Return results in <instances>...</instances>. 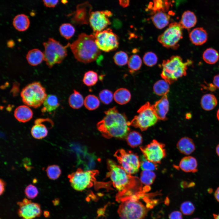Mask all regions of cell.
<instances>
[{"label":"cell","instance_id":"obj_54","mask_svg":"<svg viewBox=\"0 0 219 219\" xmlns=\"http://www.w3.org/2000/svg\"><path fill=\"white\" fill-rule=\"evenodd\" d=\"M216 151L217 155L219 156V144L216 147Z\"/></svg>","mask_w":219,"mask_h":219},{"label":"cell","instance_id":"obj_6","mask_svg":"<svg viewBox=\"0 0 219 219\" xmlns=\"http://www.w3.org/2000/svg\"><path fill=\"white\" fill-rule=\"evenodd\" d=\"M44 50V60L49 68L55 64L61 63L67 55V48L69 46L68 43L63 46L60 42L52 38H49L43 43Z\"/></svg>","mask_w":219,"mask_h":219},{"label":"cell","instance_id":"obj_16","mask_svg":"<svg viewBox=\"0 0 219 219\" xmlns=\"http://www.w3.org/2000/svg\"><path fill=\"white\" fill-rule=\"evenodd\" d=\"M92 9L91 5L87 2L78 5L71 18L72 22L78 25L88 24Z\"/></svg>","mask_w":219,"mask_h":219},{"label":"cell","instance_id":"obj_25","mask_svg":"<svg viewBox=\"0 0 219 219\" xmlns=\"http://www.w3.org/2000/svg\"><path fill=\"white\" fill-rule=\"evenodd\" d=\"M196 22L197 18L194 13L187 10L183 13L179 23L182 28L189 29L194 26Z\"/></svg>","mask_w":219,"mask_h":219},{"label":"cell","instance_id":"obj_11","mask_svg":"<svg viewBox=\"0 0 219 219\" xmlns=\"http://www.w3.org/2000/svg\"><path fill=\"white\" fill-rule=\"evenodd\" d=\"M114 155L120 165L127 173L131 175L138 172L140 167V161L136 154L120 149L115 152Z\"/></svg>","mask_w":219,"mask_h":219},{"label":"cell","instance_id":"obj_33","mask_svg":"<svg viewBox=\"0 0 219 219\" xmlns=\"http://www.w3.org/2000/svg\"><path fill=\"white\" fill-rule=\"evenodd\" d=\"M203 58L206 63L209 64H214L218 60L219 54L216 50L210 48L204 51L203 54Z\"/></svg>","mask_w":219,"mask_h":219},{"label":"cell","instance_id":"obj_27","mask_svg":"<svg viewBox=\"0 0 219 219\" xmlns=\"http://www.w3.org/2000/svg\"><path fill=\"white\" fill-rule=\"evenodd\" d=\"M13 25L17 30L24 31L29 28L30 21L27 16L24 14H20L16 15L13 19Z\"/></svg>","mask_w":219,"mask_h":219},{"label":"cell","instance_id":"obj_46","mask_svg":"<svg viewBox=\"0 0 219 219\" xmlns=\"http://www.w3.org/2000/svg\"><path fill=\"white\" fill-rule=\"evenodd\" d=\"M157 165L156 164L147 160L143 156L141 157V161H140V167L142 170L154 171L157 169Z\"/></svg>","mask_w":219,"mask_h":219},{"label":"cell","instance_id":"obj_20","mask_svg":"<svg viewBox=\"0 0 219 219\" xmlns=\"http://www.w3.org/2000/svg\"><path fill=\"white\" fill-rule=\"evenodd\" d=\"M152 14L151 18L154 25L157 28L162 29L169 23L170 16L165 12L158 11Z\"/></svg>","mask_w":219,"mask_h":219},{"label":"cell","instance_id":"obj_35","mask_svg":"<svg viewBox=\"0 0 219 219\" xmlns=\"http://www.w3.org/2000/svg\"><path fill=\"white\" fill-rule=\"evenodd\" d=\"M127 64L130 72L133 73L141 68L142 61L139 56L137 54H133L130 57Z\"/></svg>","mask_w":219,"mask_h":219},{"label":"cell","instance_id":"obj_53","mask_svg":"<svg viewBox=\"0 0 219 219\" xmlns=\"http://www.w3.org/2000/svg\"><path fill=\"white\" fill-rule=\"evenodd\" d=\"M214 196L217 200L219 202V187H218L215 190Z\"/></svg>","mask_w":219,"mask_h":219},{"label":"cell","instance_id":"obj_43","mask_svg":"<svg viewBox=\"0 0 219 219\" xmlns=\"http://www.w3.org/2000/svg\"><path fill=\"white\" fill-rule=\"evenodd\" d=\"M48 177L52 180H55L59 177L61 174V170L59 167L55 165L48 166L46 170Z\"/></svg>","mask_w":219,"mask_h":219},{"label":"cell","instance_id":"obj_39","mask_svg":"<svg viewBox=\"0 0 219 219\" xmlns=\"http://www.w3.org/2000/svg\"><path fill=\"white\" fill-rule=\"evenodd\" d=\"M156 178L155 173L150 170H143L141 173L140 180L141 183L149 186L152 184Z\"/></svg>","mask_w":219,"mask_h":219},{"label":"cell","instance_id":"obj_44","mask_svg":"<svg viewBox=\"0 0 219 219\" xmlns=\"http://www.w3.org/2000/svg\"><path fill=\"white\" fill-rule=\"evenodd\" d=\"M99 97L102 103L104 104L108 105L112 101L113 95L111 91L105 89L99 92Z\"/></svg>","mask_w":219,"mask_h":219},{"label":"cell","instance_id":"obj_2","mask_svg":"<svg viewBox=\"0 0 219 219\" xmlns=\"http://www.w3.org/2000/svg\"><path fill=\"white\" fill-rule=\"evenodd\" d=\"M104 113L105 116L96 125L103 136L107 139H126L130 129L125 115L119 112L115 106L105 111Z\"/></svg>","mask_w":219,"mask_h":219},{"label":"cell","instance_id":"obj_48","mask_svg":"<svg viewBox=\"0 0 219 219\" xmlns=\"http://www.w3.org/2000/svg\"><path fill=\"white\" fill-rule=\"evenodd\" d=\"M182 213L179 211L171 212L169 215V219H182Z\"/></svg>","mask_w":219,"mask_h":219},{"label":"cell","instance_id":"obj_30","mask_svg":"<svg viewBox=\"0 0 219 219\" xmlns=\"http://www.w3.org/2000/svg\"><path fill=\"white\" fill-rule=\"evenodd\" d=\"M42 112H51L56 110L59 106L58 99L54 95H48L43 103Z\"/></svg>","mask_w":219,"mask_h":219},{"label":"cell","instance_id":"obj_4","mask_svg":"<svg viewBox=\"0 0 219 219\" xmlns=\"http://www.w3.org/2000/svg\"><path fill=\"white\" fill-rule=\"evenodd\" d=\"M192 61L188 60L184 62L182 58L178 55H173L170 58L163 61L162 64V78L169 84L186 75L188 67Z\"/></svg>","mask_w":219,"mask_h":219},{"label":"cell","instance_id":"obj_31","mask_svg":"<svg viewBox=\"0 0 219 219\" xmlns=\"http://www.w3.org/2000/svg\"><path fill=\"white\" fill-rule=\"evenodd\" d=\"M69 96L68 98L69 104L72 108L78 109L81 107L84 104L83 97L82 95L76 90Z\"/></svg>","mask_w":219,"mask_h":219},{"label":"cell","instance_id":"obj_37","mask_svg":"<svg viewBox=\"0 0 219 219\" xmlns=\"http://www.w3.org/2000/svg\"><path fill=\"white\" fill-rule=\"evenodd\" d=\"M171 0H153L152 13L158 11L167 12L169 8Z\"/></svg>","mask_w":219,"mask_h":219},{"label":"cell","instance_id":"obj_23","mask_svg":"<svg viewBox=\"0 0 219 219\" xmlns=\"http://www.w3.org/2000/svg\"><path fill=\"white\" fill-rule=\"evenodd\" d=\"M14 116L18 121L25 123L28 121L32 118L33 112L27 106L21 105L15 109Z\"/></svg>","mask_w":219,"mask_h":219},{"label":"cell","instance_id":"obj_47","mask_svg":"<svg viewBox=\"0 0 219 219\" xmlns=\"http://www.w3.org/2000/svg\"><path fill=\"white\" fill-rule=\"evenodd\" d=\"M25 193L28 198L33 199L37 196L38 191L35 186L32 184H30L25 188Z\"/></svg>","mask_w":219,"mask_h":219},{"label":"cell","instance_id":"obj_36","mask_svg":"<svg viewBox=\"0 0 219 219\" xmlns=\"http://www.w3.org/2000/svg\"><path fill=\"white\" fill-rule=\"evenodd\" d=\"M85 107L89 110H93L98 108L100 105V101L96 96L90 94L87 96L84 101Z\"/></svg>","mask_w":219,"mask_h":219},{"label":"cell","instance_id":"obj_34","mask_svg":"<svg viewBox=\"0 0 219 219\" xmlns=\"http://www.w3.org/2000/svg\"><path fill=\"white\" fill-rule=\"evenodd\" d=\"M169 84L164 79L157 81L153 86V91L157 95L164 96L167 95L169 89Z\"/></svg>","mask_w":219,"mask_h":219},{"label":"cell","instance_id":"obj_28","mask_svg":"<svg viewBox=\"0 0 219 219\" xmlns=\"http://www.w3.org/2000/svg\"><path fill=\"white\" fill-rule=\"evenodd\" d=\"M113 98L118 104L124 105L129 102L131 98V95L128 90L121 88L115 91L113 94Z\"/></svg>","mask_w":219,"mask_h":219},{"label":"cell","instance_id":"obj_17","mask_svg":"<svg viewBox=\"0 0 219 219\" xmlns=\"http://www.w3.org/2000/svg\"><path fill=\"white\" fill-rule=\"evenodd\" d=\"M78 164H82L85 170H92L95 167L96 157L92 153L88 152L85 148L75 147Z\"/></svg>","mask_w":219,"mask_h":219},{"label":"cell","instance_id":"obj_1","mask_svg":"<svg viewBox=\"0 0 219 219\" xmlns=\"http://www.w3.org/2000/svg\"><path fill=\"white\" fill-rule=\"evenodd\" d=\"M107 165L109 170L107 176L110 177L113 186L118 191L116 199L129 197L133 195V192L141 189V182L138 177L127 173L112 160H108Z\"/></svg>","mask_w":219,"mask_h":219},{"label":"cell","instance_id":"obj_13","mask_svg":"<svg viewBox=\"0 0 219 219\" xmlns=\"http://www.w3.org/2000/svg\"><path fill=\"white\" fill-rule=\"evenodd\" d=\"M165 145L155 140H153L148 145L141 146L140 148L144 157L155 164L160 163L166 156Z\"/></svg>","mask_w":219,"mask_h":219},{"label":"cell","instance_id":"obj_12","mask_svg":"<svg viewBox=\"0 0 219 219\" xmlns=\"http://www.w3.org/2000/svg\"><path fill=\"white\" fill-rule=\"evenodd\" d=\"M95 38V42L101 50L109 52L116 50L118 47L119 38L110 28L97 32L93 34Z\"/></svg>","mask_w":219,"mask_h":219},{"label":"cell","instance_id":"obj_49","mask_svg":"<svg viewBox=\"0 0 219 219\" xmlns=\"http://www.w3.org/2000/svg\"><path fill=\"white\" fill-rule=\"evenodd\" d=\"M44 5L49 8H54L57 4L58 0H43Z\"/></svg>","mask_w":219,"mask_h":219},{"label":"cell","instance_id":"obj_21","mask_svg":"<svg viewBox=\"0 0 219 219\" xmlns=\"http://www.w3.org/2000/svg\"><path fill=\"white\" fill-rule=\"evenodd\" d=\"M176 147L182 154L188 155L192 153L195 149V146L193 140L187 137H184L178 141Z\"/></svg>","mask_w":219,"mask_h":219},{"label":"cell","instance_id":"obj_19","mask_svg":"<svg viewBox=\"0 0 219 219\" xmlns=\"http://www.w3.org/2000/svg\"><path fill=\"white\" fill-rule=\"evenodd\" d=\"M190 41L195 45H202L207 40L208 35L207 31L202 27L194 29L190 33Z\"/></svg>","mask_w":219,"mask_h":219},{"label":"cell","instance_id":"obj_5","mask_svg":"<svg viewBox=\"0 0 219 219\" xmlns=\"http://www.w3.org/2000/svg\"><path fill=\"white\" fill-rule=\"evenodd\" d=\"M135 195L121 202L117 210L122 219H144L148 210L142 202L137 199Z\"/></svg>","mask_w":219,"mask_h":219},{"label":"cell","instance_id":"obj_29","mask_svg":"<svg viewBox=\"0 0 219 219\" xmlns=\"http://www.w3.org/2000/svg\"><path fill=\"white\" fill-rule=\"evenodd\" d=\"M217 100L215 96L211 94H207L203 96L201 99L200 104L204 110L210 111L216 106Z\"/></svg>","mask_w":219,"mask_h":219},{"label":"cell","instance_id":"obj_51","mask_svg":"<svg viewBox=\"0 0 219 219\" xmlns=\"http://www.w3.org/2000/svg\"><path fill=\"white\" fill-rule=\"evenodd\" d=\"M213 82L215 86L219 88V74L215 76L213 78Z\"/></svg>","mask_w":219,"mask_h":219},{"label":"cell","instance_id":"obj_26","mask_svg":"<svg viewBox=\"0 0 219 219\" xmlns=\"http://www.w3.org/2000/svg\"><path fill=\"white\" fill-rule=\"evenodd\" d=\"M26 59L30 64L33 66H36L44 60V54L38 49H33L27 53Z\"/></svg>","mask_w":219,"mask_h":219},{"label":"cell","instance_id":"obj_7","mask_svg":"<svg viewBox=\"0 0 219 219\" xmlns=\"http://www.w3.org/2000/svg\"><path fill=\"white\" fill-rule=\"evenodd\" d=\"M20 95L25 104L34 108L40 107L47 96L45 89L38 82H33L25 87Z\"/></svg>","mask_w":219,"mask_h":219},{"label":"cell","instance_id":"obj_56","mask_svg":"<svg viewBox=\"0 0 219 219\" xmlns=\"http://www.w3.org/2000/svg\"><path fill=\"white\" fill-rule=\"evenodd\" d=\"M217 119H218V120L219 121V109H218V110L217 111Z\"/></svg>","mask_w":219,"mask_h":219},{"label":"cell","instance_id":"obj_40","mask_svg":"<svg viewBox=\"0 0 219 219\" xmlns=\"http://www.w3.org/2000/svg\"><path fill=\"white\" fill-rule=\"evenodd\" d=\"M59 30L61 35L67 40L71 38L75 32L73 26L69 23H65L62 24L59 27Z\"/></svg>","mask_w":219,"mask_h":219},{"label":"cell","instance_id":"obj_22","mask_svg":"<svg viewBox=\"0 0 219 219\" xmlns=\"http://www.w3.org/2000/svg\"><path fill=\"white\" fill-rule=\"evenodd\" d=\"M179 167L186 172H195L197 171V162L194 157L188 156L182 158L179 163Z\"/></svg>","mask_w":219,"mask_h":219},{"label":"cell","instance_id":"obj_32","mask_svg":"<svg viewBox=\"0 0 219 219\" xmlns=\"http://www.w3.org/2000/svg\"><path fill=\"white\" fill-rule=\"evenodd\" d=\"M126 139L128 145L133 148L139 146L143 141L142 137L141 134L135 131L129 132Z\"/></svg>","mask_w":219,"mask_h":219},{"label":"cell","instance_id":"obj_55","mask_svg":"<svg viewBox=\"0 0 219 219\" xmlns=\"http://www.w3.org/2000/svg\"><path fill=\"white\" fill-rule=\"evenodd\" d=\"M214 219H219V214H214Z\"/></svg>","mask_w":219,"mask_h":219},{"label":"cell","instance_id":"obj_9","mask_svg":"<svg viewBox=\"0 0 219 219\" xmlns=\"http://www.w3.org/2000/svg\"><path fill=\"white\" fill-rule=\"evenodd\" d=\"M138 115L135 116L130 122L129 126L139 128L145 131L155 124L158 120L153 110L152 105L148 102L141 106L138 110Z\"/></svg>","mask_w":219,"mask_h":219},{"label":"cell","instance_id":"obj_52","mask_svg":"<svg viewBox=\"0 0 219 219\" xmlns=\"http://www.w3.org/2000/svg\"><path fill=\"white\" fill-rule=\"evenodd\" d=\"M120 5L122 7L125 8L127 7L129 3V0H118Z\"/></svg>","mask_w":219,"mask_h":219},{"label":"cell","instance_id":"obj_15","mask_svg":"<svg viewBox=\"0 0 219 219\" xmlns=\"http://www.w3.org/2000/svg\"><path fill=\"white\" fill-rule=\"evenodd\" d=\"M18 204L19 206L18 214L23 219H34L39 217L41 214L40 204L27 199L18 202Z\"/></svg>","mask_w":219,"mask_h":219},{"label":"cell","instance_id":"obj_41","mask_svg":"<svg viewBox=\"0 0 219 219\" xmlns=\"http://www.w3.org/2000/svg\"><path fill=\"white\" fill-rule=\"evenodd\" d=\"M158 57L156 54L152 51H148L145 53L143 57L144 64L148 67H151L155 65L158 61Z\"/></svg>","mask_w":219,"mask_h":219},{"label":"cell","instance_id":"obj_8","mask_svg":"<svg viewBox=\"0 0 219 219\" xmlns=\"http://www.w3.org/2000/svg\"><path fill=\"white\" fill-rule=\"evenodd\" d=\"M99 173L97 170H83L78 168L75 172L69 175L68 177L73 188L82 191L93 186Z\"/></svg>","mask_w":219,"mask_h":219},{"label":"cell","instance_id":"obj_10","mask_svg":"<svg viewBox=\"0 0 219 219\" xmlns=\"http://www.w3.org/2000/svg\"><path fill=\"white\" fill-rule=\"evenodd\" d=\"M179 23H171L169 27L158 37V41L165 48L176 50L183 37L182 29Z\"/></svg>","mask_w":219,"mask_h":219},{"label":"cell","instance_id":"obj_42","mask_svg":"<svg viewBox=\"0 0 219 219\" xmlns=\"http://www.w3.org/2000/svg\"><path fill=\"white\" fill-rule=\"evenodd\" d=\"M113 59L115 63L117 65L120 66L126 65L128 61L127 54L122 51L116 52L114 54Z\"/></svg>","mask_w":219,"mask_h":219},{"label":"cell","instance_id":"obj_38","mask_svg":"<svg viewBox=\"0 0 219 219\" xmlns=\"http://www.w3.org/2000/svg\"><path fill=\"white\" fill-rule=\"evenodd\" d=\"M98 79V75L96 72L93 71H89L84 74L82 81L86 86H92L96 83Z\"/></svg>","mask_w":219,"mask_h":219},{"label":"cell","instance_id":"obj_57","mask_svg":"<svg viewBox=\"0 0 219 219\" xmlns=\"http://www.w3.org/2000/svg\"><path fill=\"white\" fill-rule=\"evenodd\" d=\"M61 1L63 4H65L67 2V0H61Z\"/></svg>","mask_w":219,"mask_h":219},{"label":"cell","instance_id":"obj_58","mask_svg":"<svg viewBox=\"0 0 219 219\" xmlns=\"http://www.w3.org/2000/svg\"><path fill=\"white\" fill-rule=\"evenodd\" d=\"M198 219V218H194V219Z\"/></svg>","mask_w":219,"mask_h":219},{"label":"cell","instance_id":"obj_45","mask_svg":"<svg viewBox=\"0 0 219 219\" xmlns=\"http://www.w3.org/2000/svg\"><path fill=\"white\" fill-rule=\"evenodd\" d=\"M195 207L190 201H185L180 205V209L182 213L185 215H190L193 213L195 210Z\"/></svg>","mask_w":219,"mask_h":219},{"label":"cell","instance_id":"obj_50","mask_svg":"<svg viewBox=\"0 0 219 219\" xmlns=\"http://www.w3.org/2000/svg\"><path fill=\"white\" fill-rule=\"evenodd\" d=\"M0 194L1 195L3 194L4 192L6 184L5 181L1 179L0 180Z\"/></svg>","mask_w":219,"mask_h":219},{"label":"cell","instance_id":"obj_18","mask_svg":"<svg viewBox=\"0 0 219 219\" xmlns=\"http://www.w3.org/2000/svg\"><path fill=\"white\" fill-rule=\"evenodd\" d=\"M169 103L167 95L152 105L153 110L159 120H165L169 110Z\"/></svg>","mask_w":219,"mask_h":219},{"label":"cell","instance_id":"obj_3","mask_svg":"<svg viewBox=\"0 0 219 219\" xmlns=\"http://www.w3.org/2000/svg\"><path fill=\"white\" fill-rule=\"evenodd\" d=\"M75 58L78 61L89 63L96 60L101 50L95 42L94 35L82 33L69 46Z\"/></svg>","mask_w":219,"mask_h":219},{"label":"cell","instance_id":"obj_14","mask_svg":"<svg viewBox=\"0 0 219 219\" xmlns=\"http://www.w3.org/2000/svg\"><path fill=\"white\" fill-rule=\"evenodd\" d=\"M112 16L111 12L108 10L92 12L89 23L94 33L104 30L110 25L109 18Z\"/></svg>","mask_w":219,"mask_h":219},{"label":"cell","instance_id":"obj_24","mask_svg":"<svg viewBox=\"0 0 219 219\" xmlns=\"http://www.w3.org/2000/svg\"><path fill=\"white\" fill-rule=\"evenodd\" d=\"M34 125L32 127L31 133L32 136L35 138L40 139L46 137L48 134L47 129L46 125L42 122L40 118L34 121Z\"/></svg>","mask_w":219,"mask_h":219}]
</instances>
